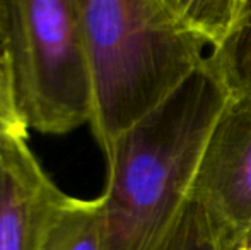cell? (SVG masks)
<instances>
[{
  "instance_id": "6da1fadb",
  "label": "cell",
  "mask_w": 251,
  "mask_h": 250,
  "mask_svg": "<svg viewBox=\"0 0 251 250\" xmlns=\"http://www.w3.org/2000/svg\"><path fill=\"white\" fill-rule=\"evenodd\" d=\"M231 93L203 65L104 153L101 250H157L192 202L205 147Z\"/></svg>"
},
{
  "instance_id": "7a4b0ae2",
  "label": "cell",
  "mask_w": 251,
  "mask_h": 250,
  "mask_svg": "<svg viewBox=\"0 0 251 250\" xmlns=\"http://www.w3.org/2000/svg\"><path fill=\"white\" fill-rule=\"evenodd\" d=\"M93 84L89 127L102 154L207 60L175 0H79Z\"/></svg>"
},
{
  "instance_id": "3957f363",
  "label": "cell",
  "mask_w": 251,
  "mask_h": 250,
  "mask_svg": "<svg viewBox=\"0 0 251 250\" xmlns=\"http://www.w3.org/2000/svg\"><path fill=\"white\" fill-rule=\"evenodd\" d=\"M2 43L27 129L65 136L89 125L93 84L79 0H7Z\"/></svg>"
},
{
  "instance_id": "277c9868",
  "label": "cell",
  "mask_w": 251,
  "mask_h": 250,
  "mask_svg": "<svg viewBox=\"0 0 251 250\" xmlns=\"http://www.w3.org/2000/svg\"><path fill=\"white\" fill-rule=\"evenodd\" d=\"M222 250L251 238V94L231 96L205 147L192 190Z\"/></svg>"
},
{
  "instance_id": "5b68a950",
  "label": "cell",
  "mask_w": 251,
  "mask_h": 250,
  "mask_svg": "<svg viewBox=\"0 0 251 250\" xmlns=\"http://www.w3.org/2000/svg\"><path fill=\"white\" fill-rule=\"evenodd\" d=\"M67 194L53 182L27 139L0 142V250H41Z\"/></svg>"
},
{
  "instance_id": "8992f818",
  "label": "cell",
  "mask_w": 251,
  "mask_h": 250,
  "mask_svg": "<svg viewBox=\"0 0 251 250\" xmlns=\"http://www.w3.org/2000/svg\"><path fill=\"white\" fill-rule=\"evenodd\" d=\"M102 200L67 194L53 213L41 250H101Z\"/></svg>"
},
{
  "instance_id": "52a82bcc",
  "label": "cell",
  "mask_w": 251,
  "mask_h": 250,
  "mask_svg": "<svg viewBox=\"0 0 251 250\" xmlns=\"http://www.w3.org/2000/svg\"><path fill=\"white\" fill-rule=\"evenodd\" d=\"M185 23L208 45L219 48L243 19L250 0H175Z\"/></svg>"
},
{
  "instance_id": "ba28073f",
  "label": "cell",
  "mask_w": 251,
  "mask_h": 250,
  "mask_svg": "<svg viewBox=\"0 0 251 250\" xmlns=\"http://www.w3.org/2000/svg\"><path fill=\"white\" fill-rule=\"evenodd\" d=\"M231 96L251 94V0L231 36L208 54Z\"/></svg>"
},
{
  "instance_id": "9c48e42d",
  "label": "cell",
  "mask_w": 251,
  "mask_h": 250,
  "mask_svg": "<svg viewBox=\"0 0 251 250\" xmlns=\"http://www.w3.org/2000/svg\"><path fill=\"white\" fill-rule=\"evenodd\" d=\"M157 250H222L203 211L190 202L176 226Z\"/></svg>"
},
{
  "instance_id": "30bf717a",
  "label": "cell",
  "mask_w": 251,
  "mask_h": 250,
  "mask_svg": "<svg viewBox=\"0 0 251 250\" xmlns=\"http://www.w3.org/2000/svg\"><path fill=\"white\" fill-rule=\"evenodd\" d=\"M27 134L29 129L17 103L9 57L3 43H0V142L9 139H27Z\"/></svg>"
},
{
  "instance_id": "8fae6325",
  "label": "cell",
  "mask_w": 251,
  "mask_h": 250,
  "mask_svg": "<svg viewBox=\"0 0 251 250\" xmlns=\"http://www.w3.org/2000/svg\"><path fill=\"white\" fill-rule=\"evenodd\" d=\"M5 9L7 0H0V43L3 40V23H5Z\"/></svg>"
},
{
  "instance_id": "7c38bea8",
  "label": "cell",
  "mask_w": 251,
  "mask_h": 250,
  "mask_svg": "<svg viewBox=\"0 0 251 250\" xmlns=\"http://www.w3.org/2000/svg\"><path fill=\"white\" fill-rule=\"evenodd\" d=\"M241 250H251V238H250V240H248V244H246L245 247H243Z\"/></svg>"
}]
</instances>
